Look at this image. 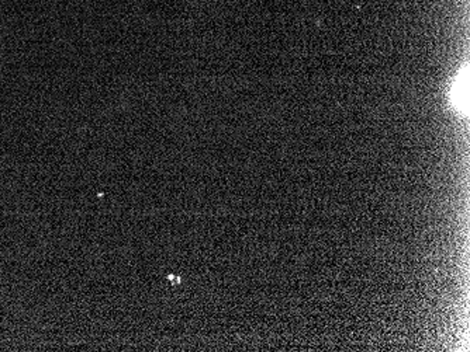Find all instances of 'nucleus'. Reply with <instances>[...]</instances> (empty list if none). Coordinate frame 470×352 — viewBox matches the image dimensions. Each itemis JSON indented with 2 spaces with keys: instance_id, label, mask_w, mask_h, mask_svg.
<instances>
[{
  "instance_id": "f257e3e1",
  "label": "nucleus",
  "mask_w": 470,
  "mask_h": 352,
  "mask_svg": "<svg viewBox=\"0 0 470 352\" xmlns=\"http://www.w3.org/2000/svg\"><path fill=\"white\" fill-rule=\"evenodd\" d=\"M469 77H467V67H464L456 77L455 81L450 86V103L453 107L462 113H467V84H469Z\"/></svg>"
}]
</instances>
